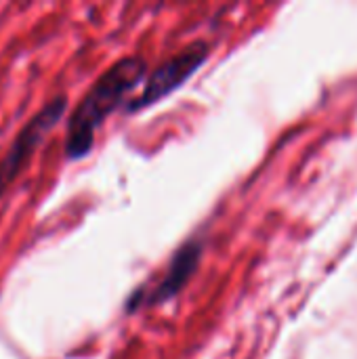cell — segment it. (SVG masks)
I'll use <instances>...</instances> for the list:
<instances>
[{
  "label": "cell",
  "mask_w": 357,
  "mask_h": 359,
  "mask_svg": "<svg viewBox=\"0 0 357 359\" xmlns=\"http://www.w3.org/2000/svg\"><path fill=\"white\" fill-rule=\"evenodd\" d=\"M145 61L137 55H128L112 63L84 93L78 105L72 109L65 124L63 156L67 162L82 160L95 145V135L101 124L114 114L126 97L137 88L145 76Z\"/></svg>",
  "instance_id": "1"
},
{
  "label": "cell",
  "mask_w": 357,
  "mask_h": 359,
  "mask_svg": "<svg viewBox=\"0 0 357 359\" xmlns=\"http://www.w3.org/2000/svg\"><path fill=\"white\" fill-rule=\"evenodd\" d=\"M200 259H202V244H200V240H191V242L183 244L175 252L166 273L158 280V284L154 288L137 290L126 301V311L133 313V311H137L143 305H160V303L177 297L181 292V288L189 282L194 271L198 269Z\"/></svg>",
  "instance_id": "4"
},
{
  "label": "cell",
  "mask_w": 357,
  "mask_h": 359,
  "mask_svg": "<svg viewBox=\"0 0 357 359\" xmlns=\"http://www.w3.org/2000/svg\"><path fill=\"white\" fill-rule=\"evenodd\" d=\"M65 111H67V95L59 93L50 101H46L38 111H34L29 120L17 130L6 154L0 158V200L4 198L8 187L23 175L36 149L42 145L48 133L61 122Z\"/></svg>",
  "instance_id": "2"
},
{
  "label": "cell",
  "mask_w": 357,
  "mask_h": 359,
  "mask_svg": "<svg viewBox=\"0 0 357 359\" xmlns=\"http://www.w3.org/2000/svg\"><path fill=\"white\" fill-rule=\"evenodd\" d=\"M206 57H208V44L198 40V42L185 46L181 53L173 55L170 59H166L164 63H160L147 78L141 95H137L133 101H128L126 111L133 114L151 103H158L162 97H166L168 93L179 88L187 78H191L196 74V69L204 63Z\"/></svg>",
  "instance_id": "3"
}]
</instances>
